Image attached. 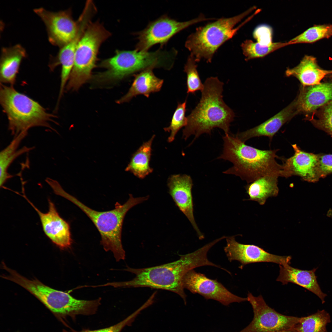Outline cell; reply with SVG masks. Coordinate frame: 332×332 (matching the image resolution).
<instances>
[{"label":"cell","instance_id":"1","mask_svg":"<svg viewBox=\"0 0 332 332\" xmlns=\"http://www.w3.org/2000/svg\"><path fill=\"white\" fill-rule=\"evenodd\" d=\"M213 245L210 242L192 252L180 255L176 261L160 265L141 268L127 267L124 270L134 274V278L128 281L109 283L108 285L116 288L148 287L168 290L179 295L186 305L187 295L183 283L186 274L200 267H219L207 257L208 252Z\"/></svg>","mask_w":332,"mask_h":332},{"label":"cell","instance_id":"2","mask_svg":"<svg viewBox=\"0 0 332 332\" xmlns=\"http://www.w3.org/2000/svg\"><path fill=\"white\" fill-rule=\"evenodd\" d=\"M223 84L217 77L206 80L199 102L187 117L183 132L185 140L192 135L195 139L203 133L210 134L215 128L222 129L225 134H230V123L235 114L223 100Z\"/></svg>","mask_w":332,"mask_h":332},{"label":"cell","instance_id":"3","mask_svg":"<svg viewBox=\"0 0 332 332\" xmlns=\"http://www.w3.org/2000/svg\"><path fill=\"white\" fill-rule=\"evenodd\" d=\"M222 153L218 158L228 160L233 166L224 172L234 175L249 184L265 175L280 176L282 165L276 159L278 150H262L247 145L236 135L225 134Z\"/></svg>","mask_w":332,"mask_h":332},{"label":"cell","instance_id":"4","mask_svg":"<svg viewBox=\"0 0 332 332\" xmlns=\"http://www.w3.org/2000/svg\"><path fill=\"white\" fill-rule=\"evenodd\" d=\"M50 187L55 194L74 204L90 219L101 235V243L105 251H112L117 261L125 259V252L121 242L122 229L124 217L132 207L147 200L149 196L134 197L132 194H129L128 199L124 204H121L117 202L114 209L99 211L87 206L68 193L57 181L53 182Z\"/></svg>","mask_w":332,"mask_h":332},{"label":"cell","instance_id":"5","mask_svg":"<svg viewBox=\"0 0 332 332\" xmlns=\"http://www.w3.org/2000/svg\"><path fill=\"white\" fill-rule=\"evenodd\" d=\"M177 55L176 50L159 49L152 52L116 50L112 57L102 60L98 66L105 70L93 76L94 86L115 83L130 74L149 68L169 69Z\"/></svg>","mask_w":332,"mask_h":332},{"label":"cell","instance_id":"6","mask_svg":"<svg viewBox=\"0 0 332 332\" xmlns=\"http://www.w3.org/2000/svg\"><path fill=\"white\" fill-rule=\"evenodd\" d=\"M0 102L7 117L8 130L14 137L36 127L47 128L57 132L50 124L54 123L53 118L56 116L13 86L1 83Z\"/></svg>","mask_w":332,"mask_h":332},{"label":"cell","instance_id":"7","mask_svg":"<svg viewBox=\"0 0 332 332\" xmlns=\"http://www.w3.org/2000/svg\"><path fill=\"white\" fill-rule=\"evenodd\" d=\"M6 278L30 292L61 319L68 317L74 319L78 315H93L101 304V298L93 300L78 299L68 293L53 289L37 279H29L13 270L10 271Z\"/></svg>","mask_w":332,"mask_h":332},{"label":"cell","instance_id":"8","mask_svg":"<svg viewBox=\"0 0 332 332\" xmlns=\"http://www.w3.org/2000/svg\"><path fill=\"white\" fill-rule=\"evenodd\" d=\"M255 8L254 6L237 15L221 18L196 28L195 32L187 37L185 47L197 62L204 59L207 63H211L219 47L233 37L256 14L254 13L237 27L236 25Z\"/></svg>","mask_w":332,"mask_h":332},{"label":"cell","instance_id":"9","mask_svg":"<svg viewBox=\"0 0 332 332\" xmlns=\"http://www.w3.org/2000/svg\"><path fill=\"white\" fill-rule=\"evenodd\" d=\"M111 35L98 20L89 24L76 48L73 67L65 87L67 90H78L91 79L100 48Z\"/></svg>","mask_w":332,"mask_h":332},{"label":"cell","instance_id":"10","mask_svg":"<svg viewBox=\"0 0 332 332\" xmlns=\"http://www.w3.org/2000/svg\"><path fill=\"white\" fill-rule=\"evenodd\" d=\"M213 19L206 18L201 14L197 17L185 22H179L164 15L150 22L143 30L136 32L138 42L135 49L148 51L154 45L161 46L167 43L174 36L189 26L200 22Z\"/></svg>","mask_w":332,"mask_h":332},{"label":"cell","instance_id":"11","mask_svg":"<svg viewBox=\"0 0 332 332\" xmlns=\"http://www.w3.org/2000/svg\"><path fill=\"white\" fill-rule=\"evenodd\" d=\"M247 298L251 304L254 317L251 323L239 332H276L293 330L300 317L280 314L266 303L261 295L257 297L248 292Z\"/></svg>","mask_w":332,"mask_h":332},{"label":"cell","instance_id":"12","mask_svg":"<svg viewBox=\"0 0 332 332\" xmlns=\"http://www.w3.org/2000/svg\"><path fill=\"white\" fill-rule=\"evenodd\" d=\"M34 11L44 23L48 40L52 44L60 48L76 36L78 24L73 18L71 8L53 12L40 7L34 9Z\"/></svg>","mask_w":332,"mask_h":332},{"label":"cell","instance_id":"13","mask_svg":"<svg viewBox=\"0 0 332 332\" xmlns=\"http://www.w3.org/2000/svg\"><path fill=\"white\" fill-rule=\"evenodd\" d=\"M183 283L184 288L192 293L199 294L207 299L215 300L225 306L247 301V298L241 297L232 293L216 279H210L194 269L186 274Z\"/></svg>","mask_w":332,"mask_h":332},{"label":"cell","instance_id":"14","mask_svg":"<svg viewBox=\"0 0 332 332\" xmlns=\"http://www.w3.org/2000/svg\"><path fill=\"white\" fill-rule=\"evenodd\" d=\"M224 250L229 261H239L241 269L245 265L259 262H271L283 265L290 263V256H279L270 253L253 244H243L236 241L234 236L227 237Z\"/></svg>","mask_w":332,"mask_h":332},{"label":"cell","instance_id":"15","mask_svg":"<svg viewBox=\"0 0 332 332\" xmlns=\"http://www.w3.org/2000/svg\"><path fill=\"white\" fill-rule=\"evenodd\" d=\"M21 195L34 208L39 215L43 231L52 242L61 249L69 247L72 240L69 224L60 215L54 203L48 199L49 210L44 213L28 199L24 192Z\"/></svg>","mask_w":332,"mask_h":332},{"label":"cell","instance_id":"16","mask_svg":"<svg viewBox=\"0 0 332 332\" xmlns=\"http://www.w3.org/2000/svg\"><path fill=\"white\" fill-rule=\"evenodd\" d=\"M294 154L283 159L280 176L288 178L293 176H300L310 182L319 179L318 173V154L304 151L296 144L292 145Z\"/></svg>","mask_w":332,"mask_h":332},{"label":"cell","instance_id":"17","mask_svg":"<svg viewBox=\"0 0 332 332\" xmlns=\"http://www.w3.org/2000/svg\"><path fill=\"white\" fill-rule=\"evenodd\" d=\"M169 192L179 209L185 215L196 231L200 239H204L193 215L192 190L193 185L190 176L186 174L173 175L168 179Z\"/></svg>","mask_w":332,"mask_h":332},{"label":"cell","instance_id":"18","mask_svg":"<svg viewBox=\"0 0 332 332\" xmlns=\"http://www.w3.org/2000/svg\"><path fill=\"white\" fill-rule=\"evenodd\" d=\"M320 84L312 86H301L295 99L298 114L307 117L332 101V76Z\"/></svg>","mask_w":332,"mask_h":332},{"label":"cell","instance_id":"19","mask_svg":"<svg viewBox=\"0 0 332 332\" xmlns=\"http://www.w3.org/2000/svg\"><path fill=\"white\" fill-rule=\"evenodd\" d=\"M298 114L294 99L287 107L268 120L255 127L239 132L236 135L244 143L251 138L261 136L268 137L271 140L283 125Z\"/></svg>","mask_w":332,"mask_h":332},{"label":"cell","instance_id":"20","mask_svg":"<svg viewBox=\"0 0 332 332\" xmlns=\"http://www.w3.org/2000/svg\"><path fill=\"white\" fill-rule=\"evenodd\" d=\"M279 274L277 281L283 285L291 283L299 285L316 294L322 303L325 302L327 294L322 291L317 282L315 274L317 268L310 270H303L292 267L289 264L279 265Z\"/></svg>","mask_w":332,"mask_h":332},{"label":"cell","instance_id":"21","mask_svg":"<svg viewBox=\"0 0 332 332\" xmlns=\"http://www.w3.org/2000/svg\"><path fill=\"white\" fill-rule=\"evenodd\" d=\"M285 73L287 76L296 77L300 82L301 85L306 86L320 84L323 79L332 76V70L321 68L315 57L306 55L297 65L288 68Z\"/></svg>","mask_w":332,"mask_h":332},{"label":"cell","instance_id":"22","mask_svg":"<svg viewBox=\"0 0 332 332\" xmlns=\"http://www.w3.org/2000/svg\"><path fill=\"white\" fill-rule=\"evenodd\" d=\"M26 56L25 49L20 44L2 48L0 60L1 83L13 86L22 61Z\"/></svg>","mask_w":332,"mask_h":332},{"label":"cell","instance_id":"23","mask_svg":"<svg viewBox=\"0 0 332 332\" xmlns=\"http://www.w3.org/2000/svg\"><path fill=\"white\" fill-rule=\"evenodd\" d=\"M149 68L134 75L133 82L127 93L117 101L118 104L128 102L139 95L148 98L150 94L160 91L163 85V79L157 77Z\"/></svg>","mask_w":332,"mask_h":332},{"label":"cell","instance_id":"24","mask_svg":"<svg viewBox=\"0 0 332 332\" xmlns=\"http://www.w3.org/2000/svg\"><path fill=\"white\" fill-rule=\"evenodd\" d=\"M78 41L74 39L60 48L57 56L51 57L49 67L51 70L58 65H61V83L57 101L59 102L63 94L73 69Z\"/></svg>","mask_w":332,"mask_h":332},{"label":"cell","instance_id":"25","mask_svg":"<svg viewBox=\"0 0 332 332\" xmlns=\"http://www.w3.org/2000/svg\"><path fill=\"white\" fill-rule=\"evenodd\" d=\"M279 176L277 174L268 175L249 183L246 187L249 199L263 205L269 197L276 196L279 191L278 184Z\"/></svg>","mask_w":332,"mask_h":332},{"label":"cell","instance_id":"26","mask_svg":"<svg viewBox=\"0 0 332 332\" xmlns=\"http://www.w3.org/2000/svg\"><path fill=\"white\" fill-rule=\"evenodd\" d=\"M155 135L144 143L133 154L130 162L125 169L137 177L143 179L153 171L149 166L151 155L152 144Z\"/></svg>","mask_w":332,"mask_h":332},{"label":"cell","instance_id":"27","mask_svg":"<svg viewBox=\"0 0 332 332\" xmlns=\"http://www.w3.org/2000/svg\"><path fill=\"white\" fill-rule=\"evenodd\" d=\"M330 322L329 314L319 310L309 316L300 317L293 330L296 332H327L326 326Z\"/></svg>","mask_w":332,"mask_h":332},{"label":"cell","instance_id":"28","mask_svg":"<svg viewBox=\"0 0 332 332\" xmlns=\"http://www.w3.org/2000/svg\"><path fill=\"white\" fill-rule=\"evenodd\" d=\"M292 44L287 42H274L269 45H262L249 39L246 40L241 44L245 60L262 57L281 48Z\"/></svg>","mask_w":332,"mask_h":332},{"label":"cell","instance_id":"29","mask_svg":"<svg viewBox=\"0 0 332 332\" xmlns=\"http://www.w3.org/2000/svg\"><path fill=\"white\" fill-rule=\"evenodd\" d=\"M305 119L310 121L316 128L326 132L332 138V101L306 117Z\"/></svg>","mask_w":332,"mask_h":332},{"label":"cell","instance_id":"30","mask_svg":"<svg viewBox=\"0 0 332 332\" xmlns=\"http://www.w3.org/2000/svg\"><path fill=\"white\" fill-rule=\"evenodd\" d=\"M34 147L24 146L15 151L10 150H2L0 153V186L3 187L7 181L13 177L8 172L9 167L13 162L22 155L32 151Z\"/></svg>","mask_w":332,"mask_h":332},{"label":"cell","instance_id":"31","mask_svg":"<svg viewBox=\"0 0 332 332\" xmlns=\"http://www.w3.org/2000/svg\"><path fill=\"white\" fill-rule=\"evenodd\" d=\"M332 36V25H315L310 27L288 42L292 44L312 43Z\"/></svg>","mask_w":332,"mask_h":332},{"label":"cell","instance_id":"32","mask_svg":"<svg viewBox=\"0 0 332 332\" xmlns=\"http://www.w3.org/2000/svg\"><path fill=\"white\" fill-rule=\"evenodd\" d=\"M194 57L191 55L188 57L184 67V72L187 75L188 93L194 94L203 89L204 84L200 79L197 70V65Z\"/></svg>","mask_w":332,"mask_h":332},{"label":"cell","instance_id":"33","mask_svg":"<svg viewBox=\"0 0 332 332\" xmlns=\"http://www.w3.org/2000/svg\"><path fill=\"white\" fill-rule=\"evenodd\" d=\"M187 100L179 103L173 115L169 125L164 128L165 131L170 132L168 141L171 142L175 139L176 134L182 127L185 126L187 123V117L185 116Z\"/></svg>","mask_w":332,"mask_h":332},{"label":"cell","instance_id":"34","mask_svg":"<svg viewBox=\"0 0 332 332\" xmlns=\"http://www.w3.org/2000/svg\"><path fill=\"white\" fill-rule=\"evenodd\" d=\"M143 310L142 307H140L136 311L124 320L117 324L107 328L91 330L84 329L80 331L73 330L72 332H121L123 328L126 326H130L140 312ZM62 332H70L63 330Z\"/></svg>","mask_w":332,"mask_h":332},{"label":"cell","instance_id":"35","mask_svg":"<svg viewBox=\"0 0 332 332\" xmlns=\"http://www.w3.org/2000/svg\"><path fill=\"white\" fill-rule=\"evenodd\" d=\"M332 173V154H318V173L319 178H324Z\"/></svg>","mask_w":332,"mask_h":332},{"label":"cell","instance_id":"36","mask_svg":"<svg viewBox=\"0 0 332 332\" xmlns=\"http://www.w3.org/2000/svg\"><path fill=\"white\" fill-rule=\"evenodd\" d=\"M253 34L257 42L262 45H269L273 42L271 30L268 26H262L257 27Z\"/></svg>","mask_w":332,"mask_h":332},{"label":"cell","instance_id":"37","mask_svg":"<svg viewBox=\"0 0 332 332\" xmlns=\"http://www.w3.org/2000/svg\"><path fill=\"white\" fill-rule=\"evenodd\" d=\"M327 215L328 217L332 219V209H330L327 212Z\"/></svg>","mask_w":332,"mask_h":332},{"label":"cell","instance_id":"38","mask_svg":"<svg viewBox=\"0 0 332 332\" xmlns=\"http://www.w3.org/2000/svg\"><path fill=\"white\" fill-rule=\"evenodd\" d=\"M276 332H296L293 330H283L279 331H277Z\"/></svg>","mask_w":332,"mask_h":332}]
</instances>
